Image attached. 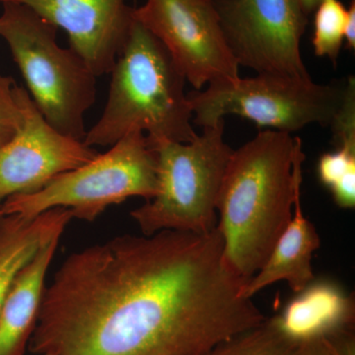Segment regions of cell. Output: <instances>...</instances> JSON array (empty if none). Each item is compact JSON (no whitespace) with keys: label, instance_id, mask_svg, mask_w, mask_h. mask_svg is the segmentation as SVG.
I'll return each instance as SVG.
<instances>
[{"label":"cell","instance_id":"cell-24","mask_svg":"<svg viewBox=\"0 0 355 355\" xmlns=\"http://www.w3.org/2000/svg\"><path fill=\"white\" fill-rule=\"evenodd\" d=\"M320 1L321 0H298L299 4L302 7L306 15H309V14L314 12Z\"/></svg>","mask_w":355,"mask_h":355},{"label":"cell","instance_id":"cell-11","mask_svg":"<svg viewBox=\"0 0 355 355\" xmlns=\"http://www.w3.org/2000/svg\"><path fill=\"white\" fill-rule=\"evenodd\" d=\"M4 2L29 7L64 30L69 48L97 77L111 73L133 22L127 0H0Z\"/></svg>","mask_w":355,"mask_h":355},{"label":"cell","instance_id":"cell-2","mask_svg":"<svg viewBox=\"0 0 355 355\" xmlns=\"http://www.w3.org/2000/svg\"><path fill=\"white\" fill-rule=\"evenodd\" d=\"M291 133L265 130L233 151L219 191L217 228L226 266L249 282L291 220L295 177Z\"/></svg>","mask_w":355,"mask_h":355},{"label":"cell","instance_id":"cell-15","mask_svg":"<svg viewBox=\"0 0 355 355\" xmlns=\"http://www.w3.org/2000/svg\"><path fill=\"white\" fill-rule=\"evenodd\" d=\"M71 211L57 207L34 217L0 216V310L14 277L44 245L62 236Z\"/></svg>","mask_w":355,"mask_h":355},{"label":"cell","instance_id":"cell-13","mask_svg":"<svg viewBox=\"0 0 355 355\" xmlns=\"http://www.w3.org/2000/svg\"><path fill=\"white\" fill-rule=\"evenodd\" d=\"M60 237L44 245L14 277L0 310V355H23L43 300L46 279Z\"/></svg>","mask_w":355,"mask_h":355},{"label":"cell","instance_id":"cell-12","mask_svg":"<svg viewBox=\"0 0 355 355\" xmlns=\"http://www.w3.org/2000/svg\"><path fill=\"white\" fill-rule=\"evenodd\" d=\"M305 160L302 141L294 137L292 170L295 177L291 220L280 236L265 265L243 287L245 297L253 298L266 287L286 282L294 293H299L314 280L313 254L321 246L314 224L306 218L301 207L302 165Z\"/></svg>","mask_w":355,"mask_h":355},{"label":"cell","instance_id":"cell-7","mask_svg":"<svg viewBox=\"0 0 355 355\" xmlns=\"http://www.w3.org/2000/svg\"><path fill=\"white\" fill-rule=\"evenodd\" d=\"M347 91L349 79L318 84L312 79L258 74L210 84L188 97L193 123L202 128L237 114L260 128L291 133L311 123L331 127Z\"/></svg>","mask_w":355,"mask_h":355},{"label":"cell","instance_id":"cell-17","mask_svg":"<svg viewBox=\"0 0 355 355\" xmlns=\"http://www.w3.org/2000/svg\"><path fill=\"white\" fill-rule=\"evenodd\" d=\"M313 13L315 18L312 44L315 55L330 58L336 67L345 42L347 9L340 0H321Z\"/></svg>","mask_w":355,"mask_h":355},{"label":"cell","instance_id":"cell-20","mask_svg":"<svg viewBox=\"0 0 355 355\" xmlns=\"http://www.w3.org/2000/svg\"><path fill=\"white\" fill-rule=\"evenodd\" d=\"M336 146H355V79L349 78V91L340 113L331 125Z\"/></svg>","mask_w":355,"mask_h":355},{"label":"cell","instance_id":"cell-25","mask_svg":"<svg viewBox=\"0 0 355 355\" xmlns=\"http://www.w3.org/2000/svg\"></svg>","mask_w":355,"mask_h":355},{"label":"cell","instance_id":"cell-16","mask_svg":"<svg viewBox=\"0 0 355 355\" xmlns=\"http://www.w3.org/2000/svg\"><path fill=\"white\" fill-rule=\"evenodd\" d=\"M296 345L270 319L221 343L205 355H292Z\"/></svg>","mask_w":355,"mask_h":355},{"label":"cell","instance_id":"cell-22","mask_svg":"<svg viewBox=\"0 0 355 355\" xmlns=\"http://www.w3.org/2000/svg\"><path fill=\"white\" fill-rule=\"evenodd\" d=\"M292 355H335L323 338H312L296 345Z\"/></svg>","mask_w":355,"mask_h":355},{"label":"cell","instance_id":"cell-18","mask_svg":"<svg viewBox=\"0 0 355 355\" xmlns=\"http://www.w3.org/2000/svg\"><path fill=\"white\" fill-rule=\"evenodd\" d=\"M21 87L12 77L0 74V148L6 146L22 128V105Z\"/></svg>","mask_w":355,"mask_h":355},{"label":"cell","instance_id":"cell-4","mask_svg":"<svg viewBox=\"0 0 355 355\" xmlns=\"http://www.w3.org/2000/svg\"><path fill=\"white\" fill-rule=\"evenodd\" d=\"M1 4L0 37L8 44L33 103L58 132L83 141L98 77L76 51L58 44L55 26L22 4Z\"/></svg>","mask_w":355,"mask_h":355},{"label":"cell","instance_id":"cell-19","mask_svg":"<svg viewBox=\"0 0 355 355\" xmlns=\"http://www.w3.org/2000/svg\"><path fill=\"white\" fill-rule=\"evenodd\" d=\"M352 172H355V146L338 147L335 153L323 154L318 163L320 182L329 189Z\"/></svg>","mask_w":355,"mask_h":355},{"label":"cell","instance_id":"cell-23","mask_svg":"<svg viewBox=\"0 0 355 355\" xmlns=\"http://www.w3.org/2000/svg\"><path fill=\"white\" fill-rule=\"evenodd\" d=\"M347 9L345 29V42L349 51L355 50V0L350 2Z\"/></svg>","mask_w":355,"mask_h":355},{"label":"cell","instance_id":"cell-1","mask_svg":"<svg viewBox=\"0 0 355 355\" xmlns=\"http://www.w3.org/2000/svg\"><path fill=\"white\" fill-rule=\"evenodd\" d=\"M229 270L218 228L125 235L74 252L46 287L37 355H205L266 318Z\"/></svg>","mask_w":355,"mask_h":355},{"label":"cell","instance_id":"cell-10","mask_svg":"<svg viewBox=\"0 0 355 355\" xmlns=\"http://www.w3.org/2000/svg\"><path fill=\"white\" fill-rule=\"evenodd\" d=\"M20 99L22 128L0 148V203L12 196L36 193L60 175L86 164L99 154L81 140L51 127L22 87Z\"/></svg>","mask_w":355,"mask_h":355},{"label":"cell","instance_id":"cell-14","mask_svg":"<svg viewBox=\"0 0 355 355\" xmlns=\"http://www.w3.org/2000/svg\"><path fill=\"white\" fill-rule=\"evenodd\" d=\"M272 319L277 328L297 345L305 340L352 328L354 301L335 282L313 280Z\"/></svg>","mask_w":355,"mask_h":355},{"label":"cell","instance_id":"cell-5","mask_svg":"<svg viewBox=\"0 0 355 355\" xmlns=\"http://www.w3.org/2000/svg\"><path fill=\"white\" fill-rule=\"evenodd\" d=\"M225 121L202 128L191 141L149 142L157 158V193L130 211L144 235L176 230L207 234L217 227V200L234 149L224 140Z\"/></svg>","mask_w":355,"mask_h":355},{"label":"cell","instance_id":"cell-3","mask_svg":"<svg viewBox=\"0 0 355 355\" xmlns=\"http://www.w3.org/2000/svg\"><path fill=\"white\" fill-rule=\"evenodd\" d=\"M110 74L106 106L86 132L85 146H112L135 132L150 142L187 144L197 137L184 74L163 44L135 18Z\"/></svg>","mask_w":355,"mask_h":355},{"label":"cell","instance_id":"cell-9","mask_svg":"<svg viewBox=\"0 0 355 355\" xmlns=\"http://www.w3.org/2000/svg\"><path fill=\"white\" fill-rule=\"evenodd\" d=\"M133 18L163 44L196 90L239 78L210 0H146L133 8Z\"/></svg>","mask_w":355,"mask_h":355},{"label":"cell","instance_id":"cell-21","mask_svg":"<svg viewBox=\"0 0 355 355\" xmlns=\"http://www.w3.org/2000/svg\"><path fill=\"white\" fill-rule=\"evenodd\" d=\"M336 205L354 209L355 205V172L349 173L330 189Z\"/></svg>","mask_w":355,"mask_h":355},{"label":"cell","instance_id":"cell-8","mask_svg":"<svg viewBox=\"0 0 355 355\" xmlns=\"http://www.w3.org/2000/svg\"><path fill=\"white\" fill-rule=\"evenodd\" d=\"M229 51L258 74L312 79L301 58L308 15L298 0H210Z\"/></svg>","mask_w":355,"mask_h":355},{"label":"cell","instance_id":"cell-6","mask_svg":"<svg viewBox=\"0 0 355 355\" xmlns=\"http://www.w3.org/2000/svg\"><path fill=\"white\" fill-rule=\"evenodd\" d=\"M157 193V158L144 133L125 135L107 153L53 179L36 193L16 195L0 203V216L34 217L64 207L73 218L94 221L108 207Z\"/></svg>","mask_w":355,"mask_h":355}]
</instances>
